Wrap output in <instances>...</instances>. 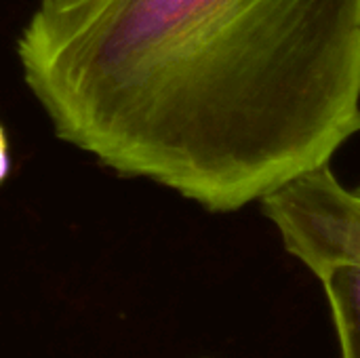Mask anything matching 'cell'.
Segmentation results:
<instances>
[{"label": "cell", "mask_w": 360, "mask_h": 358, "mask_svg": "<svg viewBox=\"0 0 360 358\" xmlns=\"http://www.w3.org/2000/svg\"><path fill=\"white\" fill-rule=\"evenodd\" d=\"M17 59L59 139L211 213L360 131V0H40Z\"/></svg>", "instance_id": "1"}, {"label": "cell", "mask_w": 360, "mask_h": 358, "mask_svg": "<svg viewBox=\"0 0 360 358\" xmlns=\"http://www.w3.org/2000/svg\"><path fill=\"white\" fill-rule=\"evenodd\" d=\"M262 209L314 276L335 264L360 266V184L346 188L329 165L266 196Z\"/></svg>", "instance_id": "2"}, {"label": "cell", "mask_w": 360, "mask_h": 358, "mask_svg": "<svg viewBox=\"0 0 360 358\" xmlns=\"http://www.w3.org/2000/svg\"><path fill=\"white\" fill-rule=\"evenodd\" d=\"M316 279L331 306L342 358H360V266L335 264Z\"/></svg>", "instance_id": "3"}, {"label": "cell", "mask_w": 360, "mask_h": 358, "mask_svg": "<svg viewBox=\"0 0 360 358\" xmlns=\"http://www.w3.org/2000/svg\"><path fill=\"white\" fill-rule=\"evenodd\" d=\"M6 175H8V143H6L4 129L0 124V184L6 179Z\"/></svg>", "instance_id": "4"}]
</instances>
